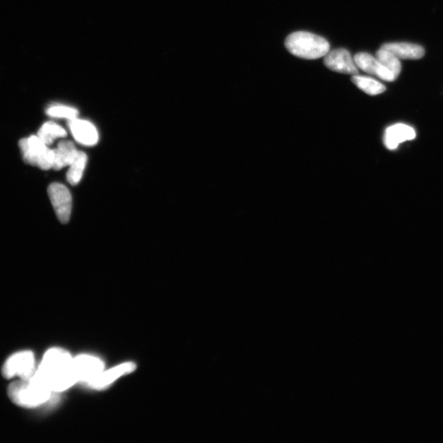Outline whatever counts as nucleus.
<instances>
[{"mask_svg":"<svg viewBox=\"0 0 443 443\" xmlns=\"http://www.w3.org/2000/svg\"><path fill=\"white\" fill-rule=\"evenodd\" d=\"M376 58L386 69L391 71L396 78H398L401 71V64L399 59L395 54L389 50L380 48L379 50L377 51Z\"/></svg>","mask_w":443,"mask_h":443,"instance_id":"a211bd4d","label":"nucleus"},{"mask_svg":"<svg viewBox=\"0 0 443 443\" xmlns=\"http://www.w3.org/2000/svg\"><path fill=\"white\" fill-rule=\"evenodd\" d=\"M78 152L72 141H60L57 148L53 149V170L59 171L69 166L78 156Z\"/></svg>","mask_w":443,"mask_h":443,"instance_id":"ddd939ff","label":"nucleus"},{"mask_svg":"<svg viewBox=\"0 0 443 443\" xmlns=\"http://www.w3.org/2000/svg\"><path fill=\"white\" fill-rule=\"evenodd\" d=\"M381 48L390 51L401 59H420L424 57L425 53V49L420 45L411 43H388Z\"/></svg>","mask_w":443,"mask_h":443,"instance_id":"4468645a","label":"nucleus"},{"mask_svg":"<svg viewBox=\"0 0 443 443\" xmlns=\"http://www.w3.org/2000/svg\"><path fill=\"white\" fill-rule=\"evenodd\" d=\"M415 131L411 126L398 124L386 129L384 136V144L389 150H395L406 141L415 138Z\"/></svg>","mask_w":443,"mask_h":443,"instance_id":"9b49d317","label":"nucleus"},{"mask_svg":"<svg viewBox=\"0 0 443 443\" xmlns=\"http://www.w3.org/2000/svg\"><path fill=\"white\" fill-rule=\"evenodd\" d=\"M37 136L45 145L49 146L53 144L54 140L67 136V131L57 124L53 123V122H48V123H45L42 126V129L38 131Z\"/></svg>","mask_w":443,"mask_h":443,"instance_id":"2eb2a0df","label":"nucleus"},{"mask_svg":"<svg viewBox=\"0 0 443 443\" xmlns=\"http://www.w3.org/2000/svg\"><path fill=\"white\" fill-rule=\"evenodd\" d=\"M35 356L32 351H20L9 358L4 363L3 375L6 379L18 377L27 379L35 374Z\"/></svg>","mask_w":443,"mask_h":443,"instance_id":"39448f33","label":"nucleus"},{"mask_svg":"<svg viewBox=\"0 0 443 443\" xmlns=\"http://www.w3.org/2000/svg\"><path fill=\"white\" fill-rule=\"evenodd\" d=\"M48 194L60 223H69L72 213L73 199L68 188L60 183H53L49 187Z\"/></svg>","mask_w":443,"mask_h":443,"instance_id":"423d86ee","label":"nucleus"},{"mask_svg":"<svg viewBox=\"0 0 443 443\" xmlns=\"http://www.w3.org/2000/svg\"><path fill=\"white\" fill-rule=\"evenodd\" d=\"M8 393L13 403L25 408L45 403L53 394L33 375L29 379L14 382L8 386Z\"/></svg>","mask_w":443,"mask_h":443,"instance_id":"f03ea898","label":"nucleus"},{"mask_svg":"<svg viewBox=\"0 0 443 443\" xmlns=\"http://www.w3.org/2000/svg\"><path fill=\"white\" fill-rule=\"evenodd\" d=\"M351 81L359 89L370 95H379L386 90L384 85L373 78H367V76L355 75Z\"/></svg>","mask_w":443,"mask_h":443,"instance_id":"dca6fc26","label":"nucleus"},{"mask_svg":"<svg viewBox=\"0 0 443 443\" xmlns=\"http://www.w3.org/2000/svg\"><path fill=\"white\" fill-rule=\"evenodd\" d=\"M103 370V362L93 355H81L73 360V373L76 383L80 381L89 383L102 373Z\"/></svg>","mask_w":443,"mask_h":443,"instance_id":"0eeeda50","label":"nucleus"},{"mask_svg":"<svg viewBox=\"0 0 443 443\" xmlns=\"http://www.w3.org/2000/svg\"><path fill=\"white\" fill-rule=\"evenodd\" d=\"M19 147L23 160L27 164L37 166L42 170L53 169V150H50L38 136L22 139L19 141Z\"/></svg>","mask_w":443,"mask_h":443,"instance_id":"20e7f679","label":"nucleus"},{"mask_svg":"<svg viewBox=\"0 0 443 443\" xmlns=\"http://www.w3.org/2000/svg\"><path fill=\"white\" fill-rule=\"evenodd\" d=\"M136 369L134 363H125L117 366L109 371L102 372L96 378L89 382L90 386L96 389H101L110 385L120 377L131 373Z\"/></svg>","mask_w":443,"mask_h":443,"instance_id":"f8f14e48","label":"nucleus"},{"mask_svg":"<svg viewBox=\"0 0 443 443\" xmlns=\"http://www.w3.org/2000/svg\"><path fill=\"white\" fill-rule=\"evenodd\" d=\"M324 62L326 67L334 72L353 76L359 74L354 58L345 49L329 50L324 56Z\"/></svg>","mask_w":443,"mask_h":443,"instance_id":"6e6552de","label":"nucleus"},{"mask_svg":"<svg viewBox=\"0 0 443 443\" xmlns=\"http://www.w3.org/2000/svg\"><path fill=\"white\" fill-rule=\"evenodd\" d=\"M356 66L364 72L378 76L386 81H394L396 79L393 73L386 69L379 60L367 53L356 54L354 57Z\"/></svg>","mask_w":443,"mask_h":443,"instance_id":"1a4fd4ad","label":"nucleus"},{"mask_svg":"<svg viewBox=\"0 0 443 443\" xmlns=\"http://www.w3.org/2000/svg\"><path fill=\"white\" fill-rule=\"evenodd\" d=\"M47 113L49 116L53 117V118L58 119H67L72 120L76 119L78 115V111L72 107L65 105H54L49 107Z\"/></svg>","mask_w":443,"mask_h":443,"instance_id":"6ab92c4d","label":"nucleus"},{"mask_svg":"<svg viewBox=\"0 0 443 443\" xmlns=\"http://www.w3.org/2000/svg\"><path fill=\"white\" fill-rule=\"evenodd\" d=\"M285 47L295 57L304 59L324 57L330 50L327 40L307 32L290 34L285 42Z\"/></svg>","mask_w":443,"mask_h":443,"instance_id":"7ed1b4c3","label":"nucleus"},{"mask_svg":"<svg viewBox=\"0 0 443 443\" xmlns=\"http://www.w3.org/2000/svg\"><path fill=\"white\" fill-rule=\"evenodd\" d=\"M88 163V156L84 152L79 151L74 161L69 165L67 180L72 186L78 185L83 177L85 167Z\"/></svg>","mask_w":443,"mask_h":443,"instance_id":"f3484780","label":"nucleus"},{"mask_svg":"<svg viewBox=\"0 0 443 443\" xmlns=\"http://www.w3.org/2000/svg\"><path fill=\"white\" fill-rule=\"evenodd\" d=\"M69 129L74 138L84 146H95L99 141L95 126L88 121L73 119L69 120Z\"/></svg>","mask_w":443,"mask_h":443,"instance_id":"9d476101","label":"nucleus"},{"mask_svg":"<svg viewBox=\"0 0 443 443\" xmlns=\"http://www.w3.org/2000/svg\"><path fill=\"white\" fill-rule=\"evenodd\" d=\"M73 360L68 351L50 349L33 376L52 393L67 390L76 383L73 373Z\"/></svg>","mask_w":443,"mask_h":443,"instance_id":"f257e3e1","label":"nucleus"}]
</instances>
